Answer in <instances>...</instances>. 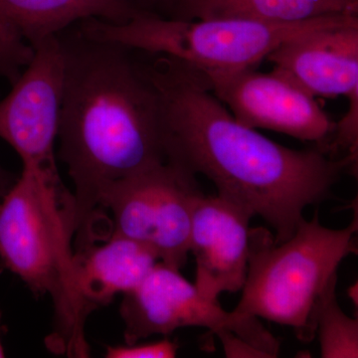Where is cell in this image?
Here are the masks:
<instances>
[{
	"label": "cell",
	"instance_id": "cell-1",
	"mask_svg": "<svg viewBox=\"0 0 358 358\" xmlns=\"http://www.w3.org/2000/svg\"><path fill=\"white\" fill-rule=\"evenodd\" d=\"M162 108L167 160L202 174L218 196L261 216L287 241L303 210L331 197L348 159L322 150H296L238 122L212 93L204 73L179 59L141 52Z\"/></svg>",
	"mask_w": 358,
	"mask_h": 358
},
{
	"label": "cell",
	"instance_id": "cell-2",
	"mask_svg": "<svg viewBox=\"0 0 358 358\" xmlns=\"http://www.w3.org/2000/svg\"><path fill=\"white\" fill-rule=\"evenodd\" d=\"M65 65L58 155L74 185L77 247L93 243L103 193L167 162L164 108L140 52L71 26L57 34Z\"/></svg>",
	"mask_w": 358,
	"mask_h": 358
},
{
	"label": "cell",
	"instance_id": "cell-3",
	"mask_svg": "<svg viewBox=\"0 0 358 358\" xmlns=\"http://www.w3.org/2000/svg\"><path fill=\"white\" fill-rule=\"evenodd\" d=\"M0 202V265L35 294H49L57 329L52 345L72 357H88L87 317L74 285V196L58 169L23 166Z\"/></svg>",
	"mask_w": 358,
	"mask_h": 358
},
{
	"label": "cell",
	"instance_id": "cell-4",
	"mask_svg": "<svg viewBox=\"0 0 358 358\" xmlns=\"http://www.w3.org/2000/svg\"><path fill=\"white\" fill-rule=\"evenodd\" d=\"M357 218L331 229L301 218L293 236L275 243L265 228H252L248 270L235 319L262 317L293 329L303 343L315 338V313L346 257L357 254Z\"/></svg>",
	"mask_w": 358,
	"mask_h": 358
},
{
	"label": "cell",
	"instance_id": "cell-5",
	"mask_svg": "<svg viewBox=\"0 0 358 358\" xmlns=\"http://www.w3.org/2000/svg\"><path fill=\"white\" fill-rule=\"evenodd\" d=\"M355 18L358 14H334L298 22L275 23L180 20L147 13L126 24L91 18L80 21L77 26L94 38L179 59L200 70H239L256 68L289 40Z\"/></svg>",
	"mask_w": 358,
	"mask_h": 358
},
{
	"label": "cell",
	"instance_id": "cell-6",
	"mask_svg": "<svg viewBox=\"0 0 358 358\" xmlns=\"http://www.w3.org/2000/svg\"><path fill=\"white\" fill-rule=\"evenodd\" d=\"M200 193L194 174L171 160L117 181L100 200V207L112 212L108 237L134 240L180 271L189 253L193 204Z\"/></svg>",
	"mask_w": 358,
	"mask_h": 358
},
{
	"label": "cell",
	"instance_id": "cell-7",
	"mask_svg": "<svg viewBox=\"0 0 358 358\" xmlns=\"http://www.w3.org/2000/svg\"><path fill=\"white\" fill-rule=\"evenodd\" d=\"M120 312L128 345L154 334L169 336L182 327H200L215 334L231 331L266 357L279 355L280 341L258 317L235 319L219 301L204 298L179 271L164 263H157L136 289L124 294Z\"/></svg>",
	"mask_w": 358,
	"mask_h": 358
},
{
	"label": "cell",
	"instance_id": "cell-8",
	"mask_svg": "<svg viewBox=\"0 0 358 358\" xmlns=\"http://www.w3.org/2000/svg\"><path fill=\"white\" fill-rule=\"evenodd\" d=\"M200 70V69H199ZM212 93L238 122L252 129H265L312 141L327 154L336 129L334 122L315 96L282 71L201 70Z\"/></svg>",
	"mask_w": 358,
	"mask_h": 358
},
{
	"label": "cell",
	"instance_id": "cell-9",
	"mask_svg": "<svg viewBox=\"0 0 358 358\" xmlns=\"http://www.w3.org/2000/svg\"><path fill=\"white\" fill-rule=\"evenodd\" d=\"M29 64L0 101V138L23 166L57 169L55 143L64 96L65 65L57 35L34 47Z\"/></svg>",
	"mask_w": 358,
	"mask_h": 358
},
{
	"label": "cell",
	"instance_id": "cell-10",
	"mask_svg": "<svg viewBox=\"0 0 358 358\" xmlns=\"http://www.w3.org/2000/svg\"><path fill=\"white\" fill-rule=\"evenodd\" d=\"M145 13L134 0H0V76L14 83L34 47L80 21L122 25Z\"/></svg>",
	"mask_w": 358,
	"mask_h": 358
},
{
	"label": "cell",
	"instance_id": "cell-11",
	"mask_svg": "<svg viewBox=\"0 0 358 358\" xmlns=\"http://www.w3.org/2000/svg\"><path fill=\"white\" fill-rule=\"evenodd\" d=\"M254 216L220 196L200 193L193 204L189 252L196 262L194 286L204 298L243 288L248 270L250 221Z\"/></svg>",
	"mask_w": 358,
	"mask_h": 358
},
{
	"label": "cell",
	"instance_id": "cell-12",
	"mask_svg": "<svg viewBox=\"0 0 358 358\" xmlns=\"http://www.w3.org/2000/svg\"><path fill=\"white\" fill-rule=\"evenodd\" d=\"M266 60L315 98H358V18L289 40Z\"/></svg>",
	"mask_w": 358,
	"mask_h": 358
},
{
	"label": "cell",
	"instance_id": "cell-13",
	"mask_svg": "<svg viewBox=\"0 0 358 358\" xmlns=\"http://www.w3.org/2000/svg\"><path fill=\"white\" fill-rule=\"evenodd\" d=\"M154 251L134 240L108 237L74 253V285L86 317L109 305L117 294L136 289L159 263Z\"/></svg>",
	"mask_w": 358,
	"mask_h": 358
},
{
	"label": "cell",
	"instance_id": "cell-14",
	"mask_svg": "<svg viewBox=\"0 0 358 358\" xmlns=\"http://www.w3.org/2000/svg\"><path fill=\"white\" fill-rule=\"evenodd\" d=\"M334 14H358V0H183L176 20L284 23Z\"/></svg>",
	"mask_w": 358,
	"mask_h": 358
},
{
	"label": "cell",
	"instance_id": "cell-15",
	"mask_svg": "<svg viewBox=\"0 0 358 358\" xmlns=\"http://www.w3.org/2000/svg\"><path fill=\"white\" fill-rule=\"evenodd\" d=\"M338 277L329 282L315 313V338L324 358L358 357V320L346 315L336 299Z\"/></svg>",
	"mask_w": 358,
	"mask_h": 358
},
{
	"label": "cell",
	"instance_id": "cell-16",
	"mask_svg": "<svg viewBox=\"0 0 358 358\" xmlns=\"http://www.w3.org/2000/svg\"><path fill=\"white\" fill-rule=\"evenodd\" d=\"M179 348L176 341L164 338L155 343L107 346V358H173Z\"/></svg>",
	"mask_w": 358,
	"mask_h": 358
},
{
	"label": "cell",
	"instance_id": "cell-17",
	"mask_svg": "<svg viewBox=\"0 0 358 358\" xmlns=\"http://www.w3.org/2000/svg\"><path fill=\"white\" fill-rule=\"evenodd\" d=\"M222 343L226 357H266L262 352H259L243 339L238 338L231 331H221L217 334Z\"/></svg>",
	"mask_w": 358,
	"mask_h": 358
},
{
	"label": "cell",
	"instance_id": "cell-18",
	"mask_svg": "<svg viewBox=\"0 0 358 358\" xmlns=\"http://www.w3.org/2000/svg\"><path fill=\"white\" fill-rule=\"evenodd\" d=\"M143 10L176 20L183 0H134Z\"/></svg>",
	"mask_w": 358,
	"mask_h": 358
},
{
	"label": "cell",
	"instance_id": "cell-19",
	"mask_svg": "<svg viewBox=\"0 0 358 358\" xmlns=\"http://www.w3.org/2000/svg\"><path fill=\"white\" fill-rule=\"evenodd\" d=\"M17 178L13 173L7 171L0 164V199H2L9 192Z\"/></svg>",
	"mask_w": 358,
	"mask_h": 358
},
{
	"label": "cell",
	"instance_id": "cell-20",
	"mask_svg": "<svg viewBox=\"0 0 358 358\" xmlns=\"http://www.w3.org/2000/svg\"><path fill=\"white\" fill-rule=\"evenodd\" d=\"M1 319H2V313L1 310H0V358L6 357V352H4L3 345H2L1 343Z\"/></svg>",
	"mask_w": 358,
	"mask_h": 358
},
{
	"label": "cell",
	"instance_id": "cell-21",
	"mask_svg": "<svg viewBox=\"0 0 358 358\" xmlns=\"http://www.w3.org/2000/svg\"><path fill=\"white\" fill-rule=\"evenodd\" d=\"M3 268H3V267H2V266H1V265H0V274H1L2 271H3Z\"/></svg>",
	"mask_w": 358,
	"mask_h": 358
}]
</instances>
